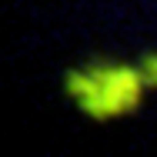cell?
<instances>
[{"label":"cell","mask_w":157,"mask_h":157,"mask_svg":"<svg viewBox=\"0 0 157 157\" xmlns=\"http://www.w3.org/2000/svg\"><path fill=\"white\" fill-rule=\"evenodd\" d=\"M63 87H67V97H74V104L90 121H114V117L134 114L151 84L140 63L90 60L87 67L67 70Z\"/></svg>","instance_id":"obj_1"},{"label":"cell","mask_w":157,"mask_h":157,"mask_svg":"<svg viewBox=\"0 0 157 157\" xmlns=\"http://www.w3.org/2000/svg\"><path fill=\"white\" fill-rule=\"evenodd\" d=\"M140 70H144V77H147V84H151V87L157 90V54H154V50L140 57Z\"/></svg>","instance_id":"obj_2"}]
</instances>
